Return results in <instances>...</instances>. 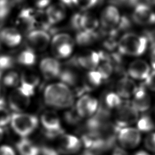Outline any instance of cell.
<instances>
[{"mask_svg":"<svg viewBox=\"0 0 155 155\" xmlns=\"http://www.w3.org/2000/svg\"><path fill=\"white\" fill-rule=\"evenodd\" d=\"M45 103L54 108H67L72 106L74 95L68 85L58 82L47 85L44 91Z\"/></svg>","mask_w":155,"mask_h":155,"instance_id":"cell-1","label":"cell"},{"mask_svg":"<svg viewBox=\"0 0 155 155\" xmlns=\"http://www.w3.org/2000/svg\"><path fill=\"white\" fill-rule=\"evenodd\" d=\"M148 42L146 35L126 33L118 41L117 48L122 54L139 56L145 52Z\"/></svg>","mask_w":155,"mask_h":155,"instance_id":"cell-2","label":"cell"},{"mask_svg":"<svg viewBox=\"0 0 155 155\" xmlns=\"http://www.w3.org/2000/svg\"><path fill=\"white\" fill-rule=\"evenodd\" d=\"M38 123L36 116L24 112L13 113L10 122L13 131L21 137L31 134L37 128Z\"/></svg>","mask_w":155,"mask_h":155,"instance_id":"cell-3","label":"cell"},{"mask_svg":"<svg viewBox=\"0 0 155 155\" xmlns=\"http://www.w3.org/2000/svg\"><path fill=\"white\" fill-rule=\"evenodd\" d=\"M121 18L122 16L117 7L113 4H110L102 10L99 20L102 30L107 35L116 36Z\"/></svg>","mask_w":155,"mask_h":155,"instance_id":"cell-4","label":"cell"},{"mask_svg":"<svg viewBox=\"0 0 155 155\" xmlns=\"http://www.w3.org/2000/svg\"><path fill=\"white\" fill-rule=\"evenodd\" d=\"M53 55L58 59H65L73 53L74 40L68 33H59L54 35L51 40Z\"/></svg>","mask_w":155,"mask_h":155,"instance_id":"cell-5","label":"cell"},{"mask_svg":"<svg viewBox=\"0 0 155 155\" xmlns=\"http://www.w3.org/2000/svg\"><path fill=\"white\" fill-rule=\"evenodd\" d=\"M71 26L78 31H96L100 23L93 14L87 11L78 12L73 15L70 21Z\"/></svg>","mask_w":155,"mask_h":155,"instance_id":"cell-6","label":"cell"},{"mask_svg":"<svg viewBox=\"0 0 155 155\" xmlns=\"http://www.w3.org/2000/svg\"><path fill=\"white\" fill-rule=\"evenodd\" d=\"M26 40L28 48L35 51H42L46 50L51 42L50 34L45 30L36 28L27 33Z\"/></svg>","mask_w":155,"mask_h":155,"instance_id":"cell-7","label":"cell"},{"mask_svg":"<svg viewBox=\"0 0 155 155\" xmlns=\"http://www.w3.org/2000/svg\"><path fill=\"white\" fill-rule=\"evenodd\" d=\"M133 21L141 26L151 25L155 24V12L146 2H139L133 7Z\"/></svg>","mask_w":155,"mask_h":155,"instance_id":"cell-8","label":"cell"},{"mask_svg":"<svg viewBox=\"0 0 155 155\" xmlns=\"http://www.w3.org/2000/svg\"><path fill=\"white\" fill-rule=\"evenodd\" d=\"M139 119V112L131 104H122L117 109L116 114V125L119 128L127 127Z\"/></svg>","mask_w":155,"mask_h":155,"instance_id":"cell-9","label":"cell"},{"mask_svg":"<svg viewBox=\"0 0 155 155\" xmlns=\"http://www.w3.org/2000/svg\"><path fill=\"white\" fill-rule=\"evenodd\" d=\"M117 137L121 147L126 149L136 148L141 140L140 131L132 127H124L119 130Z\"/></svg>","mask_w":155,"mask_h":155,"instance_id":"cell-10","label":"cell"},{"mask_svg":"<svg viewBox=\"0 0 155 155\" xmlns=\"http://www.w3.org/2000/svg\"><path fill=\"white\" fill-rule=\"evenodd\" d=\"M31 97L25 93L18 86L13 88L8 94V105L14 113L23 112L30 105Z\"/></svg>","mask_w":155,"mask_h":155,"instance_id":"cell-11","label":"cell"},{"mask_svg":"<svg viewBox=\"0 0 155 155\" xmlns=\"http://www.w3.org/2000/svg\"><path fill=\"white\" fill-rule=\"evenodd\" d=\"M99 107L97 100L88 94H84L78 100L75 108L78 114L82 117H90L93 116Z\"/></svg>","mask_w":155,"mask_h":155,"instance_id":"cell-12","label":"cell"},{"mask_svg":"<svg viewBox=\"0 0 155 155\" xmlns=\"http://www.w3.org/2000/svg\"><path fill=\"white\" fill-rule=\"evenodd\" d=\"M22 39V32L16 27L7 26L0 30V42L7 47L18 46Z\"/></svg>","mask_w":155,"mask_h":155,"instance_id":"cell-13","label":"cell"},{"mask_svg":"<svg viewBox=\"0 0 155 155\" xmlns=\"http://www.w3.org/2000/svg\"><path fill=\"white\" fill-rule=\"evenodd\" d=\"M58 139L59 151L61 153L72 154L78 153L81 148L82 141L74 135L64 133Z\"/></svg>","mask_w":155,"mask_h":155,"instance_id":"cell-14","label":"cell"},{"mask_svg":"<svg viewBox=\"0 0 155 155\" xmlns=\"http://www.w3.org/2000/svg\"><path fill=\"white\" fill-rule=\"evenodd\" d=\"M19 87L28 96L31 97L40 82L39 77L32 71H25L21 75Z\"/></svg>","mask_w":155,"mask_h":155,"instance_id":"cell-15","label":"cell"},{"mask_svg":"<svg viewBox=\"0 0 155 155\" xmlns=\"http://www.w3.org/2000/svg\"><path fill=\"white\" fill-rule=\"evenodd\" d=\"M39 68L44 77L48 79L59 77L62 70L60 62L56 59L50 57L42 59Z\"/></svg>","mask_w":155,"mask_h":155,"instance_id":"cell-16","label":"cell"},{"mask_svg":"<svg viewBox=\"0 0 155 155\" xmlns=\"http://www.w3.org/2000/svg\"><path fill=\"white\" fill-rule=\"evenodd\" d=\"M151 104V97L147 92L144 85L138 87L133 95L131 104L138 112H144L150 108Z\"/></svg>","mask_w":155,"mask_h":155,"instance_id":"cell-17","label":"cell"},{"mask_svg":"<svg viewBox=\"0 0 155 155\" xmlns=\"http://www.w3.org/2000/svg\"><path fill=\"white\" fill-rule=\"evenodd\" d=\"M67 8L61 3L51 4L45 10V13L48 23L50 26L62 21L67 15Z\"/></svg>","mask_w":155,"mask_h":155,"instance_id":"cell-18","label":"cell"},{"mask_svg":"<svg viewBox=\"0 0 155 155\" xmlns=\"http://www.w3.org/2000/svg\"><path fill=\"white\" fill-rule=\"evenodd\" d=\"M150 73L149 64L143 59H136L128 67V74L133 79H145Z\"/></svg>","mask_w":155,"mask_h":155,"instance_id":"cell-19","label":"cell"},{"mask_svg":"<svg viewBox=\"0 0 155 155\" xmlns=\"http://www.w3.org/2000/svg\"><path fill=\"white\" fill-rule=\"evenodd\" d=\"M76 62L79 66L89 71L96 70L101 62L100 53L93 50L87 51L79 55Z\"/></svg>","mask_w":155,"mask_h":155,"instance_id":"cell-20","label":"cell"},{"mask_svg":"<svg viewBox=\"0 0 155 155\" xmlns=\"http://www.w3.org/2000/svg\"><path fill=\"white\" fill-rule=\"evenodd\" d=\"M137 87L131 79L124 77L118 81L116 85V93L121 98L128 99L134 94Z\"/></svg>","mask_w":155,"mask_h":155,"instance_id":"cell-21","label":"cell"},{"mask_svg":"<svg viewBox=\"0 0 155 155\" xmlns=\"http://www.w3.org/2000/svg\"><path fill=\"white\" fill-rule=\"evenodd\" d=\"M41 122L44 130H54L62 128L58 114L53 110L44 111L41 116Z\"/></svg>","mask_w":155,"mask_h":155,"instance_id":"cell-22","label":"cell"},{"mask_svg":"<svg viewBox=\"0 0 155 155\" xmlns=\"http://www.w3.org/2000/svg\"><path fill=\"white\" fill-rule=\"evenodd\" d=\"M16 149L20 155H39L41 148L26 137H22L16 143Z\"/></svg>","mask_w":155,"mask_h":155,"instance_id":"cell-23","label":"cell"},{"mask_svg":"<svg viewBox=\"0 0 155 155\" xmlns=\"http://www.w3.org/2000/svg\"><path fill=\"white\" fill-rule=\"evenodd\" d=\"M36 60L35 51L30 48H27L21 51L17 57V62L19 65L25 67L33 65Z\"/></svg>","mask_w":155,"mask_h":155,"instance_id":"cell-24","label":"cell"},{"mask_svg":"<svg viewBox=\"0 0 155 155\" xmlns=\"http://www.w3.org/2000/svg\"><path fill=\"white\" fill-rule=\"evenodd\" d=\"M98 38L96 31H79L76 36V43L81 46H88L93 44Z\"/></svg>","mask_w":155,"mask_h":155,"instance_id":"cell-25","label":"cell"},{"mask_svg":"<svg viewBox=\"0 0 155 155\" xmlns=\"http://www.w3.org/2000/svg\"><path fill=\"white\" fill-rule=\"evenodd\" d=\"M20 77L21 76L18 72L13 70H10L7 71L2 76V82L7 87L15 88L18 87L19 85Z\"/></svg>","mask_w":155,"mask_h":155,"instance_id":"cell-26","label":"cell"},{"mask_svg":"<svg viewBox=\"0 0 155 155\" xmlns=\"http://www.w3.org/2000/svg\"><path fill=\"white\" fill-rule=\"evenodd\" d=\"M137 127L140 131L148 133L154 129V122L150 116L144 114L138 119L137 121Z\"/></svg>","mask_w":155,"mask_h":155,"instance_id":"cell-27","label":"cell"},{"mask_svg":"<svg viewBox=\"0 0 155 155\" xmlns=\"http://www.w3.org/2000/svg\"><path fill=\"white\" fill-rule=\"evenodd\" d=\"M105 104L107 108L117 109L122 104V98L116 93L114 92L108 93L105 97Z\"/></svg>","mask_w":155,"mask_h":155,"instance_id":"cell-28","label":"cell"},{"mask_svg":"<svg viewBox=\"0 0 155 155\" xmlns=\"http://www.w3.org/2000/svg\"><path fill=\"white\" fill-rule=\"evenodd\" d=\"M104 61L102 63H99L96 70L101 75L103 80L108 79L113 72V66L112 63L108 60H101Z\"/></svg>","mask_w":155,"mask_h":155,"instance_id":"cell-29","label":"cell"},{"mask_svg":"<svg viewBox=\"0 0 155 155\" xmlns=\"http://www.w3.org/2000/svg\"><path fill=\"white\" fill-rule=\"evenodd\" d=\"M59 77L62 82L67 85H74L78 79L76 74L70 69L61 70Z\"/></svg>","mask_w":155,"mask_h":155,"instance_id":"cell-30","label":"cell"},{"mask_svg":"<svg viewBox=\"0 0 155 155\" xmlns=\"http://www.w3.org/2000/svg\"><path fill=\"white\" fill-rule=\"evenodd\" d=\"M12 114L9 110L7 108L3 102L0 100V127H3L10 124Z\"/></svg>","mask_w":155,"mask_h":155,"instance_id":"cell-31","label":"cell"},{"mask_svg":"<svg viewBox=\"0 0 155 155\" xmlns=\"http://www.w3.org/2000/svg\"><path fill=\"white\" fill-rule=\"evenodd\" d=\"M87 79L90 84L93 86H99L101 84L103 79L97 70H90L87 73Z\"/></svg>","mask_w":155,"mask_h":155,"instance_id":"cell-32","label":"cell"},{"mask_svg":"<svg viewBox=\"0 0 155 155\" xmlns=\"http://www.w3.org/2000/svg\"><path fill=\"white\" fill-rule=\"evenodd\" d=\"M64 118L68 124L74 125L79 122L82 117L78 114L74 107V109H72L65 113Z\"/></svg>","mask_w":155,"mask_h":155,"instance_id":"cell-33","label":"cell"},{"mask_svg":"<svg viewBox=\"0 0 155 155\" xmlns=\"http://www.w3.org/2000/svg\"><path fill=\"white\" fill-rule=\"evenodd\" d=\"M101 0H77L78 8L82 11H87L96 6Z\"/></svg>","mask_w":155,"mask_h":155,"instance_id":"cell-34","label":"cell"},{"mask_svg":"<svg viewBox=\"0 0 155 155\" xmlns=\"http://www.w3.org/2000/svg\"><path fill=\"white\" fill-rule=\"evenodd\" d=\"M144 145L150 151L155 153V132L150 133L145 138Z\"/></svg>","mask_w":155,"mask_h":155,"instance_id":"cell-35","label":"cell"},{"mask_svg":"<svg viewBox=\"0 0 155 155\" xmlns=\"http://www.w3.org/2000/svg\"><path fill=\"white\" fill-rule=\"evenodd\" d=\"M144 86L150 90L155 92V70L150 72L148 77L145 79Z\"/></svg>","mask_w":155,"mask_h":155,"instance_id":"cell-36","label":"cell"},{"mask_svg":"<svg viewBox=\"0 0 155 155\" xmlns=\"http://www.w3.org/2000/svg\"><path fill=\"white\" fill-rule=\"evenodd\" d=\"M112 4L119 5L129 7H134L137 4L140 2V0H111Z\"/></svg>","mask_w":155,"mask_h":155,"instance_id":"cell-37","label":"cell"},{"mask_svg":"<svg viewBox=\"0 0 155 155\" xmlns=\"http://www.w3.org/2000/svg\"><path fill=\"white\" fill-rule=\"evenodd\" d=\"M0 155H17L15 150L8 145L0 146Z\"/></svg>","mask_w":155,"mask_h":155,"instance_id":"cell-38","label":"cell"},{"mask_svg":"<svg viewBox=\"0 0 155 155\" xmlns=\"http://www.w3.org/2000/svg\"><path fill=\"white\" fill-rule=\"evenodd\" d=\"M36 8L43 10L47 8L51 4L52 0H32Z\"/></svg>","mask_w":155,"mask_h":155,"instance_id":"cell-39","label":"cell"},{"mask_svg":"<svg viewBox=\"0 0 155 155\" xmlns=\"http://www.w3.org/2000/svg\"><path fill=\"white\" fill-rule=\"evenodd\" d=\"M59 2L63 4L66 8H78L77 0H59Z\"/></svg>","mask_w":155,"mask_h":155,"instance_id":"cell-40","label":"cell"},{"mask_svg":"<svg viewBox=\"0 0 155 155\" xmlns=\"http://www.w3.org/2000/svg\"><path fill=\"white\" fill-rule=\"evenodd\" d=\"M41 153L42 155H58V151H56L54 149L47 147L41 148Z\"/></svg>","mask_w":155,"mask_h":155,"instance_id":"cell-41","label":"cell"},{"mask_svg":"<svg viewBox=\"0 0 155 155\" xmlns=\"http://www.w3.org/2000/svg\"><path fill=\"white\" fill-rule=\"evenodd\" d=\"M111 155H128V153L122 147H116L113 148Z\"/></svg>","mask_w":155,"mask_h":155,"instance_id":"cell-42","label":"cell"},{"mask_svg":"<svg viewBox=\"0 0 155 155\" xmlns=\"http://www.w3.org/2000/svg\"><path fill=\"white\" fill-rule=\"evenodd\" d=\"M150 60L151 67L155 70V48H153L152 50L150 56Z\"/></svg>","mask_w":155,"mask_h":155,"instance_id":"cell-43","label":"cell"},{"mask_svg":"<svg viewBox=\"0 0 155 155\" xmlns=\"http://www.w3.org/2000/svg\"><path fill=\"white\" fill-rule=\"evenodd\" d=\"M134 155H150V154L145 151L140 150V151H137Z\"/></svg>","mask_w":155,"mask_h":155,"instance_id":"cell-44","label":"cell"},{"mask_svg":"<svg viewBox=\"0 0 155 155\" xmlns=\"http://www.w3.org/2000/svg\"><path fill=\"white\" fill-rule=\"evenodd\" d=\"M4 130H3L2 127H0V142H1V140H2V139L4 137Z\"/></svg>","mask_w":155,"mask_h":155,"instance_id":"cell-45","label":"cell"},{"mask_svg":"<svg viewBox=\"0 0 155 155\" xmlns=\"http://www.w3.org/2000/svg\"><path fill=\"white\" fill-rule=\"evenodd\" d=\"M145 1L150 5H155V0H145Z\"/></svg>","mask_w":155,"mask_h":155,"instance_id":"cell-46","label":"cell"},{"mask_svg":"<svg viewBox=\"0 0 155 155\" xmlns=\"http://www.w3.org/2000/svg\"><path fill=\"white\" fill-rule=\"evenodd\" d=\"M0 94H1V87H0Z\"/></svg>","mask_w":155,"mask_h":155,"instance_id":"cell-47","label":"cell"}]
</instances>
